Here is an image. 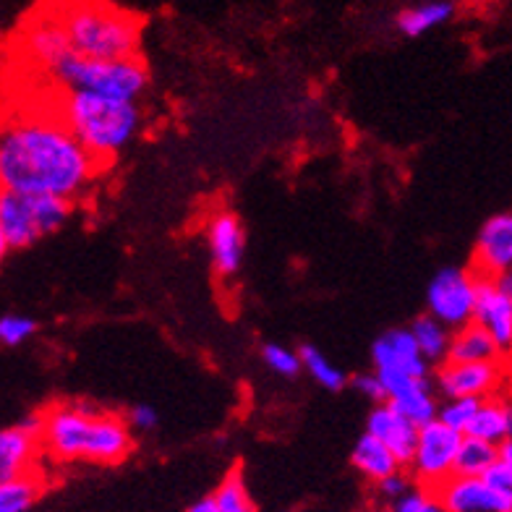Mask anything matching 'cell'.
I'll return each mask as SVG.
<instances>
[{"label":"cell","mask_w":512,"mask_h":512,"mask_svg":"<svg viewBox=\"0 0 512 512\" xmlns=\"http://www.w3.org/2000/svg\"><path fill=\"white\" fill-rule=\"evenodd\" d=\"M105 173L58 113H24L3 126L0 191L76 202Z\"/></svg>","instance_id":"obj_1"},{"label":"cell","mask_w":512,"mask_h":512,"mask_svg":"<svg viewBox=\"0 0 512 512\" xmlns=\"http://www.w3.org/2000/svg\"><path fill=\"white\" fill-rule=\"evenodd\" d=\"M42 452L55 463L118 465L134 452V432L121 413L66 400L42 411Z\"/></svg>","instance_id":"obj_2"},{"label":"cell","mask_w":512,"mask_h":512,"mask_svg":"<svg viewBox=\"0 0 512 512\" xmlns=\"http://www.w3.org/2000/svg\"><path fill=\"white\" fill-rule=\"evenodd\" d=\"M55 113L105 170L139 139L144 128V110L139 102L113 100L92 92H61Z\"/></svg>","instance_id":"obj_3"},{"label":"cell","mask_w":512,"mask_h":512,"mask_svg":"<svg viewBox=\"0 0 512 512\" xmlns=\"http://www.w3.org/2000/svg\"><path fill=\"white\" fill-rule=\"evenodd\" d=\"M53 14L66 29L71 48L84 58H139L142 19L108 0H61Z\"/></svg>","instance_id":"obj_4"},{"label":"cell","mask_w":512,"mask_h":512,"mask_svg":"<svg viewBox=\"0 0 512 512\" xmlns=\"http://www.w3.org/2000/svg\"><path fill=\"white\" fill-rule=\"evenodd\" d=\"M48 76L63 92H92L128 102L142 100L149 87V71L142 58L100 61L84 58L76 50H71Z\"/></svg>","instance_id":"obj_5"},{"label":"cell","mask_w":512,"mask_h":512,"mask_svg":"<svg viewBox=\"0 0 512 512\" xmlns=\"http://www.w3.org/2000/svg\"><path fill=\"white\" fill-rule=\"evenodd\" d=\"M74 215V202L58 196H29L0 191V254L29 249L50 236Z\"/></svg>","instance_id":"obj_6"},{"label":"cell","mask_w":512,"mask_h":512,"mask_svg":"<svg viewBox=\"0 0 512 512\" xmlns=\"http://www.w3.org/2000/svg\"><path fill=\"white\" fill-rule=\"evenodd\" d=\"M371 366L377 371V377L382 379L387 395L395 387H403L408 382L432 379V364L424 358L408 327L387 330L374 340V345H371Z\"/></svg>","instance_id":"obj_7"},{"label":"cell","mask_w":512,"mask_h":512,"mask_svg":"<svg viewBox=\"0 0 512 512\" xmlns=\"http://www.w3.org/2000/svg\"><path fill=\"white\" fill-rule=\"evenodd\" d=\"M479 296V275L468 267H445L426 288V314H432L447 330H460L473 322Z\"/></svg>","instance_id":"obj_8"},{"label":"cell","mask_w":512,"mask_h":512,"mask_svg":"<svg viewBox=\"0 0 512 512\" xmlns=\"http://www.w3.org/2000/svg\"><path fill=\"white\" fill-rule=\"evenodd\" d=\"M465 434L455 432L442 421H432L418 429L416 452L405 471L411 473L416 486L424 489H439L450 476H455V460L463 445Z\"/></svg>","instance_id":"obj_9"},{"label":"cell","mask_w":512,"mask_h":512,"mask_svg":"<svg viewBox=\"0 0 512 512\" xmlns=\"http://www.w3.org/2000/svg\"><path fill=\"white\" fill-rule=\"evenodd\" d=\"M502 382H505V369L499 361H484V364L445 361L434 374V387L445 400L497 398Z\"/></svg>","instance_id":"obj_10"},{"label":"cell","mask_w":512,"mask_h":512,"mask_svg":"<svg viewBox=\"0 0 512 512\" xmlns=\"http://www.w3.org/2000/svg\"><path fill=\"white\" fill-rule=\"evenodd\" d=\"M204 241H207L212 270L220 280H230L241 272L246 256V230L236 212L230 209L212 212L204 225Z\"/></svg>","instance_id":"obj_11"},{"label":"cell","mask_w":512,"mask_h":512,"mask_svg":"<svg viewBox=\"0 0 512 512\" xmlns=\"http://www.w3.org/2000/svg\"><path fill=\"white\" fill-rule=\"evenodd\" d=\"M42 452V413L27 416L0 432V481L37 471L34 463Z\"/></svg>","instance_id":"obj_12"},{"label":"cell","mask_w":512,"mask_h":512,"mask_svg":"<svg viewBox=\"0 0 512 512\" xmlns=\"http://www.w3.org/2000/svg\"><path fill=\"white\" fill-rule=\"evenodd\" d=\"M471 270L479 277H502L512 272V212H499L481 225L473 243Z\"/></svg>","instance_id":"obj_13"},{"label":"cell","mask_w":512,"mask_h":512,"mask_svg":"<svg viewBox=\"0 0 512 512\" xmlns=\"http://www.w3.org/2000/svg\"><path fill=\"white\" fill-rule=\"evenodd\" d=\"M447 512H512V505L484 476H450L434 489Z\"/></svg>","instance_id":"obj_14"},{"label":"cell","mask_w":512,"mask_h":512,"mask_svg":"<svg viewBox=\"0 0 512 512\" xmlns=\"http://www.w3.org/2000/svg\"><path fill=\"white\" fill-rule=\"evenodd\" d=\"M24 50H27V58L34 66L50 74L74 48L68 42L63 24L50 11V14H42L29 21V27L24 29Z\"/></svg>","instance_id":"obj_15"},{"label":"cell","mask_w":512,"mask_h":512,"mask_svg":"<svg viewBox=\"0 0 512 512\" xmlns=\"http://www.w3.org/2000/svg\"><path fill=\"white\" fill-rule=\"evenodd\" d=\"M473 322L481 324L502 356L512 353V304L510 298L502 293L494 277H479V296H476V314Z\"/></svg>","instance_id":"obj_16"},{"label":"cell","mask_w":512,"mask_h":512,"mask_svg":"<svg viewBox=\"0 0 512 512\" xmlns=\"http://www.w3.org/2000/svg\"><path fill=\"white\" fill-rule=\"evenodd\" d=\"M366 432L374 434L379 442L390 447L395 452V458L403 463V468H408L413 452H416L418 426L408 421L398 408H392L390 403L374 405L369 418H366Z\"/></svg>","instance_id":"obj_17"},{"label":"cell","mask_w":512,"mask_h":512,"mask_svg":"<svg viewBox=\"0 0 512 512\" xmlns=\"http://www.w3.org/2000/svg\"><path fill=\"white\" fill-rule=\"evenodd\" d=\"M387 403L392 408H398L408 421L421 429V426L432 424L439 416V403H437V387H434L432 379H424V382H408L403 387H395V390L387 395Z\"/></svg>","instance_id":"obj_18"},{"label":"cell","mask_w":512,"mask_h":512,"mask_svg":"<svg viewBox=\"0 0 512 512\" xmlns=\"http://www.w3.org/2000/svg\"><path fill=\"white\" fill-rule=\"evenodd\" d=\"M351 463L371 484H379V481H384L392 473L403 471V463L395 458V452L369 432H364L356 439V445H353L351 452Z\"/></svg>","instance_id":"obj_19"},{"label":"cell","mask_w":512,"mask_h":512,"mask_svg":"<svg viewBox=\"0 0 512 512\" xmlns=\"http://www.w3.org/2000/svg\"><path fill=\"white\" fill-rule=\"evenodd\" d=\"M447 361L455 364H484V361H502V351L492 340V335L481 327V324L471 322L452 332L450 353Z\"/></svg>","instance_id":"obj_20"},{"label":"cell","mask_w":512,"mask_h":512,"mask_svg":"<svg viewBox=\"0 0 512 512\" xmlns=\"http://www.w3.org/2000/svg\"><path fill=\"white\" fill-rule=\"evenodd\" d=\"M452 16H455V3L452 0H426V3H418V6L403 8L395 16V29L403 37H421V34L447 24Z\"/></svg>","instance_id":"obj_21"},{"label":"cell","mask_w":512,"mask_h":512,"mask_svg":"<svg viewBox=\"0 0 512 512\" xmlns=\"http://www.w3.org/2000/svg\"><path fill=\"white\" fill-rule=\"evenodd\" d=\"M45 492V479L37 471L0 481V512H29Z\"/></svg>","instance_id":"obj_22"},{"label":"cell","mask_w":512,"mask_h":512,"mask_svg":"<svg viewBox=\"0 0 512 512\" xmlns=\"http://www.w3.org/2000/svg\"><path fill=\"white\" fill-rule=\"evenodd\" d=\"M408 330H411L413 340H416V345L421 348V353H424L429 364H442V361H447L452 330H447L445 324L437 322L432 314H421V317H416L408 324Z\"/></svg>","instance_id":"obj_23"},{"label":"cell","mask_w":512,"mask_h":512,"mask_svg":"<svg viewBox=\"0 0 512 512\" xmlns=\"http://www.w3.org/2000/svg\"><path fill=\"white\" fill-rule=\"evenodd\" d=\"M465 437H479L492 445H502L507 439V405L505 398H489L481 400L479 413L473 418L471 429Z\"/></svg>","instance_id":"obj_24"},{"label":"cell","mask_w":512,"mask_h":512,"mask_svg":"<svg viewBox=\"0 0 512 512\" xmlns=\"http://www.w3.org/2000/svg\"><path fill=\"white\" fill-rule=\"evenodd\" d=\"M499 460L497 445L484 442L479 437H463V445L455 460V473L458 476H486Z\"/></svg>","instance_id":"obj_25"},{"label":"cell","mask_w":512,"mask_h":512,"mask_svg":"<svg viewBox=\"0 0 512 512\" xmlns=\"http://www.w3.org/2000/svg\"><path fill=\"white\" fill-rule=\"evenodd\" d=\"M212 497H215L220 512H259L249 494L246 479H243L241 465H233V468L225 473V479L217 484Z\"/></svg>","instance_id":"obj_26"},{"label":"cell","mask_w":512,"mask_h":512,"mask_svg":"<svg viewBox=\"0 0 512 512\" xmlns=\"http://www.w3.org/2000/svg\"><path fill=\"white\" fill-rule=\"evenodd\" d=\"M301 364H304V371L309 374L314 382L319 384V387H324V390L330 392H337L343 390L345 384H348V377H345L343 371L337 369L335 364H332L330 358L324 356L322 351H319L317 345H301Z\"/></svg>","instance_id":"obj_27"},{"label":"cell","mask_w":512,"mask_h":512,"mask_svg":"<svg viewBox=\"0 0 512 512\" xmlns=\"http://www.w3.org/2000/svg\"><path fill=\"white\" fill-rule=\"evenodd\" d=\"M262 364L277 374V377H298L304 364H301V353L290 351L280 343H264L262 345Z\"/></svg>","instance_id":"obj_28"},{"label":"cell","mask_w":512,"mask_h":512,"mask_svg":"<svg viewBox=\"0 0 512 512\" xmlns=\"http://www.w3.org/2000/svg\"><path fill=\"white\" fill-rule=\"evenodd\" d=\"M479 405L481 400H473V398H458V400H445V405H439V421L447 424L450 429L460 434H468L471 429L473 418L479 413Z\"/></svg>","instance_id":"obj_29"},{"label":"cell","mask_w":512,"mask_h":512,"mask_svg":"<svg viewBox=\"0 0 512 512\" xmlns=\"http://www.w3.org/2000/svg\"><path fill=\"white\" fill-rule=\"evenodd\" d=\"M37 332V322L27 314H3L0 317V343L6 348H19Z\"/></svg>","instance_id":"obj_30"},{"label":"cell","mask_w":512,"mask_h":512,"mask_svg":"<svg viewBox=\"0 0 512 512\" xmlns=\"http://www.w3.org/2000/svg\"><path fill=\"white\" fill-rule=\"evenodd\" d=\"M387 512H447L445 505L439 502L434 489H424V486H413L411 492L398 499L395 505L387 507Z\"/></svg>","instance_id":"obj_31"},{"label":"cell","mask_w":512,"mask_h":512,"mask_svg":"<svg viewBox=\"0 0 512 512\" xmlns=\"http://www.w3.org/2000/svg\"><path fill=\"white\" fill-rule=\"evenodd\" d=\"M413 486H416V481L411 479V473L408 471L392 473V476H387L384 481L374 484V497H377V505L387 510V507L395 505L398 499H403L405 494L411 492Z\"/></svg>","instance_id":"obj_32"},{"label":"cell","mask_w":512,"mask_h":512,"mask_svg":"<svg viewBox=\"0 0 512 512\" xmlns=\"http://www.w3.org/2000/svg\"><path fill=\"white\" fill-rule=\"evenodd\" d=\"M126 421L134 434H147V432H155L157 424H160V416H157V411L152 408V405L142 403V405H134V408L126 413Z\"/></svg>","instance_id":"obj_33"},{"label":"cell","mask_w":512,"mask_h":512,"mask_svg":"<svg viewBox=\"0 0 512 512\" xmlns=\"http://www.w3.org/2000/svg\"><path fill=\"white\" fill-rule=\"evenodd\" d=\"M353 387L374 405L387 403V392H384V384L382 379L377 377V371H371V374H358V377L353 379Z\"/></svg>","instance_id":"obj_34"},{"label":"cell","mask_w":512,"mask_h":512,"mask_svg":"<svg viewBox=\"0 0 512 512\" xmlns=\"http://www.w3.org/2000/svg\"><path fill=\"white\" fill-rule=\"evenodd\" d=\"M484 479L489 481V484H492L494 489H497V492L512 505V465H505L497 460L492 471L486 473Z\"/></svg>","instance_id":"obj_35"},{"label":"cell","mask_w":512,"mask_h":512,"mask_svg":"<svg viewBox=\"0 0 512 512\" xmlns=\"http://www.w3.org/2000/svg\"><path fill=\"white\" fill-rule=\"evenodd\" d=\"M186 512H220V507H217L215 497L209 494V497H202V499H196L194 505L189 507Z\"/></svg>","instance_id":"obj_36"},{"label":"cell","mask_w":512,"mask_h":512,"mask_svg":"<svg viewBox=\"0 0 512 512\" xmlns=\"http://www.w3.org/2000/svg\"><path fill=\"white\" fill-rule=\"evenodd\" d=\"M497 452H499V463L512 465V437H507L502 445H497Z\"/></svg>","instance_id":"obj_37"},{"label":"cell","mask_w":512,"mask_h":512,"mask_svg":"<svg viewBox=\"0 0 512 512\" xmlns=\"http://www.w3.org/2000/svg\"><path fill=\"white\" fill-rule=\"evenodd\" d=\"M494 280H497V285L502 288V293L510 298V304H512V272H507V275L502 277H494Z\"/></svg>","instance_id":"obj_38"},{"label":"cell","mask_w":512,"mask_h":512,"mask_svg":"<svg viewBox=\"0 0 512 512\" xmlns=\"http://www.w3.org/2000/svg\"><path fill=\"white\" fill-rule=\"evenodd\" d=\"M507 405V437H512V398H505Z\"/></svg>","instance_id":"obj_39"},{"label":"cell","mask_w":512,"mask_h":512,"mask_svg":"<svg viewBox=\"0 0 512 512\" xmlns=\"http://www.w3.org/2000/svg\"><path fill=\"white\" fill-rule=\"evenodd\" d=\"M358 512H387V510H384V507H379V505H371V507H366V510H358Z\"/></svg>","instance_id":"obj_40"}]
</instances>
